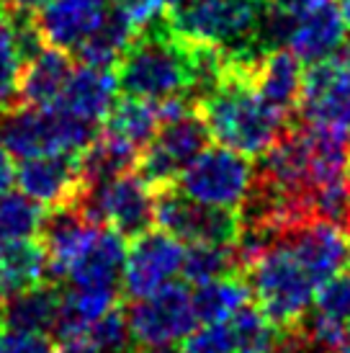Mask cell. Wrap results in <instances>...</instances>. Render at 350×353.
I'll return each instance as SVG.
<instances>
[{"label": "cell", "instance_id": "6da1fadb", "mask_svg": "<svg viewBox=\"0 0 350 353\" xmlns=\"http://www.w3.org/2000/svg\"><path fill=\"white\" fill-rule=\"evenodd\" d=\"M250 54H227L222 78L194 103L222 148L245 157H260L291 127L294 119L283 117L258 96L250 83Z\"/></svg>", "mask_w": 350, "mask_h": 353}, {"label": "cell", "instance_id": "7a4b0ae2", "mask_svg": "<svg viewBox=\"0 0 350 353\" xmlns=\"http://www.w3.org/2000/svg\"><path fill=\"white\" fill-rule=\"evenodd\" d=\"M245 279L255 296V307L271 320L281 333L302 327L314 307L317 284L311 281L302 261L286 237H278L260 258L245 268Z\"/></svg>", "mask_w": 350, "mask_h": 353}, {"label": "cell", "instance_id": "3957f363", "mask_svg": "<svg viewBox=\"0 0 350 353\" xmlns=\"http://www.w3.org/2000/svg\"><path fill=\"white\" fill-rule=\"evenodd\" d=\"M160 111L163 121L155 137L147 142L134 163V170L152 188L173 186L212 142V132L194 101H167L160 103Z\"/></svg>", "mask_w": 350, "mask_h": 353}, {"label": "cell", "instance_id": "277c9868", "mask_svg": "<svg viewBox=\"0 0 350 353\" xmlns=\"http://www.w3.org/2000/svg\"><path fill=\"white\" fill-rule=\"evenodd\" d=\"M98 124L70 117L59 108L10 106L0 111V142L13 157L83 155L98 134Z\"/></svg>", "mask_w": 350, "mask_h": 353}, {"label": "cell", "instance_id": "5b68a950", "mask_svg": "<svg viewBox=\"0 0 350 353\" xmlns=\"http://www.w3.org/2000/svg\"><path fill=\"white\" fill-rule=\"evenodd\" d=\"M268 0H196L181 13L165 16L175 31L194 41L212 44L227 54H262L258 29Z\"/></svg>", "mask_w": 350, "mask_h": 353}, {"label": "cell", "instance_id": "8992f818", "mask_svg": "<svg viewBox=\"0 0 350 353\" xmlns=\"http://www.w3.org/2000/svg\"><path fill=\"white\" fill-rule=\"evenodd\" d=\"M296 117L302 127L350 145V44L309 62Z\"/></svg>", "mask_w": 350, "mask_h": 353}, {"label": "cell", "instance_id": "52a82bcc", "mask_svg": "<svg viewBox=\"0 0 350 353\" xmlns=\"http://www.w3.org/2000/svg\"><path fill=\"white\" fill-rule=\"evenodd\" d=\"M127 320L132 345L145 353H175L181 341L198 325L185 281H170L152 294L134 299Z\"/></svg>", "mask_w": 350, "mask_h": 353}, {"label": "cell", "instance_id": "ba28073f", "mask_svg": "<svg viewBox=\"0 0 350 353\" xmlns=\"http://www.w3.org/2000/svg\"><path fill=\"white\" fill-rule=\"evenodd\" d=\"M183 196L219 209H243L255 186L250 157L229 148H206L173 183Z\"/></svg>", "mask_w": 350, "mask_h": 353}, {"label": "cell", "instance_id": "9c48e42d", "mask_svg": "<svg viewBox=\"0 0 350 353\" xmlns=\"http://www.w3.org/2000/svg\"><path fill=\"white\" fill-rule=\"evenodd\" d=\"M152 225L185 245H234L243 230V212L198 204L175 186L155 188Z\"/></svg>", "mask_w": 350, "mask_h": 353}, {"label": "cell", "instance_id": "30bf717a", "mask_svg": "<svg viewBox=\"0 0 350 353\" xmlns=\"http://www.w3.org/2000/svg\"><path fill=\"white\" fill-rule=\"evenodd\" d=\"M80 206L93 222L111 227L129 240L152 227L155 188L134 168H129L124 173L90 188Z\"/></svg>", "mask_w": 350, "mask_h": 353}, {"label": "cell", "instance_id": "8fae6325", "mask_svg": "<svg viewBox=\"0 0 350 353\" xmlns=\"http://www.w3.org/2000/svg\"><path fill=\"white\" fill-rule=\"evenodd\" d=\"M183 243L163 230H145L129 237L121 271V296L127 302H134L175 281L183 265Z\"/></svg>", "mask_w": 350, "mask_h": 353}, {"label": "cell", "instance_id": "7c38bea8", "mask_svg": "<svg viewBox=\"0 0 350 353\" xmlns=\"http://www.w3.org/2000/svg\"><path fill=\"white\" fill-rule=\"evenodd\" d=\"M16 183L21 194L34 199L44 209L83 204L88 194L80 155H68V152L21 160V165L16 168Z\"/></svg>", "mask_w": 350, "mask_h": 353}, {"label": "cell", "instance_id": "4fadbf2b", "mask_svg": "<svg viewBox=\"0 0 350 353\" xmlns=\"http://www.w3.org/2000/svg\"><path fill=\"white\" fill-rule=\"evenodd\" d=\"M98 222H93L80 204L54 206L47 209L41 222L39 243L47 253V276L49 281H65L70 268L78 263V258L88 250L98 235Z\"/></svg>", "mask_w": 350, "mask_h": 353}, {"label": "cell", "instance_id": "5bb4252c", "mask_svg": "<svg viewBox=\"0 0 350 353\" xmlns=\"http://www.w3.org/2000/svg\"><path fill=\"white\" fill-rule=\"evenodd\" d=\"M283 237L289 240V245L294 248V253L302 261L317 289L348 268L350 235L342 225L327 219H309L283 232Z\"/></svg>", "mask_w": 350, "mask_h": 353}, {"label": "cell", "instance_id": "9a60e30c", "mask_svg": "<svg viewBox=\"0 0 350 353\" xmlns=\"http://www.w3.org/2000/svg\"><path fill=\"white\" fill-rule=\"evenodd\" d=\"M106 10V0H49L44 8L31 13V21L44 47L75 54L98 29Z\"/></svg>", "mask_w": 350, "mask_h": 353}, {"label": "cell", "instance_id": "2e32d148", "mask_svg": "<svg viewBox=\"0 0 350 353\" xmlns=\"http://www.w3.org/2000/svg\"><path fill=\"white\" fill-rule=\"evenodd\" d=\"M294 29L289 37V50L302 59L314 62L345 47V21L340 16L338 0H302L291 10Z\"/></svg>", "mask_w": 350, "mask_h": 353}, {"label": "cell", "instance_id": "e0dca14e", "mask_svg": "<svg viewBox=\"0 0 350 353\" xmlns=\"http://www.w3.org/2000/svg\"><path fill=\"white\" fill-rule=\"evenodd\" d=\"M304 68L289 47L262 52L250 62V83L268 106L281 111L283 117L294 119L299 93H302Z\"/></svg>", "mask_w": 350, "mask_h": 353}, {"label": "cell", "instance_id": "ac0fdd59", "mask_svg": "<svg viewBox=\"0 0 350 353\" xmlns=\"http://www.w3.org/2000/svg\"><path fill=\"white\" fill-rule=\"evenodd\" d=\"M72 70L75 65H72L70 52L41 47L21 68L19 85H16V106L54 108Z\"/></svg>", "mask_w": 350, "mask_h": 353}, {"label": "cell", "instance_id": "d6986e66", "mask_svg": "<svg viewBox=\"0 0 350 353\" xmlns=\"http://www.w3.org/2000/svg\"><path fill=\"white\" fill-rule=\"evenodd\" d=\"M127 258V237L111 227H98V235L88 250L70 268L68 281L78 289H121V271Z\"/></svg>", "mask_w": 350, "mask_h": 353}, {"label": "cell", "instance_id": "ffe728a7", "mask_svg": "<svg viewBox=\"0 0 350 353\" xmlns=\"http://www.w3.org/2000/svg\"><path fill=\"white\" fill-rule=\"evenodd\" d=\"M116 80L111 70L80 65L72 70L54 108L101 127V121L108 117V111L116 101Z\"/></svg>", "mask_w": 350, "mask_h": 353}, {"label": "cell", "instance_id": "44dd1931", "mask_svg": "<svg viewBox=\"0 0 350 353\" xmlns=\"http://www.w3.org/2000/svg\"><path fill=\"white\" fill-rule=\"evenodd\" d=\"M62 296L65 289H59L54 281H41V284L23 289L19 294L8 296L0 304V323L16 327V330H29V333H52L62 312Z\"/></svg>", "mask_w": 350, "mask_h": 353}, {"label": "cell", "instance_id": "7402d4cb", "mask_svg": "<svg viewBox=\"0 0 350 353\" xmlns=\"http://www.w3.org/2000/svg\"><path fill=\"white\" fill-rule=\"evenodd\" d=\"M163 121L160 103L134 96H121L114 101L108 117L101 121V134L119 142L121 148L132 150L136 157L147 148V142L155 137L157 127Z\"/></svg>", "mask_w": 350, "mask_h": 353}, {"label": "cell", "instance_id": "603a6c76", "mask_svg": "<svg viewBox=\"0 0 350 353\" xmlns=\"http://www.w3.org/2000/svg\"><path fill=\"white\" fill-rule=\"evenodd\" d=\"M136 29L139 26L129 19V13L108 6L106 16L98 23V29L80 44V50L72 57H78L80 65H88V68L111 70L119 54L127 50V44L132 41Z\"/></svg>", "mask_w": 350, "mask_h": 353}, {"label": "cell", "instance_id": "cb8c5ba5", "mask_svg": "<svg viewBox=\"0 0 350 353\" xmlns=\"http://www.w3.org/2000/svg\"><path fill=\"white\" fill-rule=\"evenodd\" d=\"M0 276L6 281L8 296L41 284L47 279V253L39 237L0 243Z\"/></svg>", "mask_w": 350, "mask_h": 353}, {"label": "cell", "instance_id": "d4e9b609", "mask_svg": "<svg viewBox=\"0 0 350 353\" xmlns=\"http://www.w3.org/2000/svg\"><path fill=\"white\" fill-rule=\"evenodd\" d=\"M194 296V310L198 323H227L232 320L237 310H243L250 302V284L243 274L224 276L216 281H206L191 289Z\"/></svg>", "mask_w": 350, "mask_h": 353}, {"label": "cell", "instance_id": "484cf974", "mask_svg": "<svg viewBox=\"0 0 350 353\" xmlns=\"http://www.w3.org/2000/svg\"><path fill=\"white\" fill-rule=\"evenodd\" d=\"M243 274V265L237 258L234 245H206V243H196L188 245L183 253V265H181V276L185 284H206V281H216L224 276Z\"/></svg>", "mask_w": 350, "mask_h": 353}, {"label": "cell", "instance_id": "4316f807", "mask_svg": "<svg viewBox=\"0 0 350 353\" xmlns=\"http://www.w3.org/2000/svg\"><path fill=\"white\" fill-rule=\"evenodd\" d=\"M26 52L19 37V23L13 8L0 10V111L16 106V85Z\"/></svg>", "mask_w": 350, "mask_h": 353}, {"label": "cell", "instance_id": "83f0119b", "mask_svg": "<svg viewBox=\"0 0 350 353\" xmlns=\"http://www.w3.org/2000/svg\"><path fill=\"white\" fill-rule=\"evenodd\" d=\"M229 325H232L237 353H278V348H281L283 333L253 302H247L243 310H237Z\"/></svg>", "mask_w": 350, "mask_h": 353}, {"label": "cell", "instance_id": "f1b7e54d", "mask_svg": "<svg viewBox=\"0 0 350 353\" xmlns=\"http://www.w3.org/2000/svg\"><path fill=\"white\" fill-rule=\"evenodd\" d=\"M47 209L21 191L0 194V243L39 237Z\"/></svg>", "mask_w": 350, "mask_h": 353}, {"label": "cell", "instance_id": "f546056e", "mask_svg": "<svg viewBox=\"0 0 350 353\" xmlns=\"http://www.w3.org/2000/svg\"><path fill=\"white\" fill-rule=\"evenodd\" d=\"M88 335H90V343L96 345L98 353L127 351V345L132 343V335H129V320L127 312H124V302H119L106 314H101L96 323L88 325Z\"/></svg>", "mask_w": 350, "mask_h": 353}, {"label": "cell", "instance_id": "4dcf8cb0", "mask_svg": "<svg viewBox=\"0 0 350 353\" xmlns=\"http://www.w3.org/2000/svg\"><path fill=\"white\" fill-rule=\"evenodd\" d=\"M175 353H237L234 333L227 323H201L185 335Z\"/></svg>", "mask_w": 350, "mask_h": 353}, {"label": "cell", "instance_id": "1f68e13d", "mask_svg": "<svg viewBox=\"0 0 350 353\" xmlns=\"http://www.w3.org/2000/svg\"><path fill=\"white\" fill-rule=\"evenodd\" d=\"M314 312L350 325V271H342L317 289Z\"/></svg>", "mask_w": 350, "mask_h": 353}, {"label": "cell", "instance_id": "d6a6232c", "mask_svg": "<svg viewBox=\"0 0 350 353\" xmlns=\"http://www.w3.org/2000/svg\"><path fill=\"white\" fill-rule=\"evenodd\" d=\"M0 353H54V341L44 333L16 330L0 323Z\"/></svg>", "mask_w": 350, "mask_h": 353}, {"label": "cell", "instance_id": "836d02e7", "mask_svg": "<svg viewBox=\"0 0 350 353\" xmlns=\"http://www.w3.org/2000/svg\"><path fill=\"white\" fill-rule=\"evenodd\" d=\"M106 3L129 13V19L134 21L136 26H145L152 19L163 16V10H165V0H106Z\"/></svg>", "mask_w": 350, "mask_h": 353}, {"label": "cell", "instance_id": "e575fe53", "mask_svg": "<svg viewBox=\"0 0 350 353\" xmlns=\"http://www.w3.org/2000/svg\"><path fill=\"white\" fill-rule=\"evenodd\" d=\"M16 181V168L10 160V152L6 150V145L0 142V194L10 191V183Z\"/></svg>", "mask_w": 350, "mask_h": 353}, {"label": "cell", "instance_id": "d590c367", "mask_svg": "<svg viewBox=\"0 0 350 353\" xmlns=\"http://www.w3.org/2000/svg\"><path fill=\"white\" fill-rule=\"evenodd\" d=\"M49 0H8V8L21 10V13H37L39 8H44Z\"/></svg>", "mask_w": 350, "mask_h": 353}, {"label": "cell", "instance_id": "8d00e7d4", "mask_svg": "<svg viewBox=\"0 0 350 353\" xmlns=\"http://www.w3.org/2000/svg\"><path fill=\"white\" fill-rule=\"evenodd\" d=\"M196 0H165V16H173V13H181V10H185L188 6H194Z\"/></svg>", "mask_w": 350, "mask_h": 353}, {"label": "cell", "instance_id": "74e56055", "mask_svg": "<svg viewBox=\"0 0 350 353\" xmlns=\"http://www.w3.org/2000/svg\"><path fill=\"white\" fill-rule=\"evenodd\" d=\"M332 353H350V325L345 327V335H342L340 345H338V348H335Z\"/></svg>", "mask_w": 350, "mask_h": 353}, {"label": "cell", "instance_id": "f35d334b", "mask_svg": "<svg viewBox=\"0 0 350 353\" xmlns=\"http://www.w3.org/2000/svg\"><path fill=\"white\" fill-rule=\"evenodd\" d=\"M121 353H145V351H136V348H132V351H121Z\"/></svg>", "mask_w": 350, "mask_h": 353}, {"label": "cell", "instance_id": "ab89813d", "mask_svg": "<svg viewBox=\"0 0 350 353\" xmlns=\"http://www.w3.org/2000/svg\"><path fill=\"white\" fill-rule=\"evenodd\" d=\"M345 271H350V250H348V268H345Z\"/></svg>", "mask_w": 350, "mask_h": 353}, {"label": "cell", "instance_id": "60d3db41", "mask_svg": "<svg viewBox=\"0 0 350 353\" xmlns=\"http://www.w3.org/2000/svg\"><path fill=\"white\" fill-rule=\"evenodd\" d=\"M54 353H59V351H54Z\"/></svg>", "mask_w": 350, "mask_h": 353}]
</instances>
